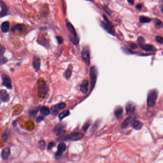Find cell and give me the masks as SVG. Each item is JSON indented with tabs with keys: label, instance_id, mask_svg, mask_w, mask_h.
<instances>
[{
	"label": "cell",
	"instance_id": "cell-1",
	"mask_svg": "<svg viewBox=\"0 0 163 163\" xmlns=\"http://www.w3.org/2000/svg\"><path fill=\"white\" fill-rule=\"evenodd\" d=\"M84 135L80 132H73L65 136L59 137L57 140L58 141H77L81 139Z\"/></svg>",
	"mask_w": 163,
	"mask_h": 163
},
{
	"label": "cell",
	"instance_id": "cell-2",
	"mask_svg": "<svg viewBox=\"0 0 163 163\" xmlns=\"http://www.w3.org/2000/svg\"><path fill=\"white\" fill-rule=\"evenodd\" d=\"M103 18H104V21H102L101 23V26L108 33L111 34L112 36H114L115 30L113 24L109 21L107 16H106L104 15H103Z\"/></svg>",
	"mask_w": 163,
	"mask_h": 163
},
{
	"label": "cell",
	"instance_id": "cell-3",
	"mask_svg": "<svg viewBox=\"0 0 163 163\" xmlns=\"http://www.w3.org/2000/svg\"><path fill=\"white\" fill-rule=\"evenodd\" d=\"M158 97V91L154 90L150 91L147 96V104L149 107H153L155 104V102Z\"/></svg>",
	"mask_w": 163,
	"mask_h": 163
},
{
	"label": "cell",
	"instance_id": "cell-4",
	"mask_svg": "<svg viewBox=\"0 0 163 163\" xmlns=\"http://www.w3.org/2000/svg\"><path fill=\"white\" fill-rule=\"evenodd\" d=\"M66 25L71 36V37L70 38L71 41L75 45H78L79 40H78L77 33L76 32V30L74 26L70 23H67L66 24Z\"/></svg>",
	"mask_w": 163,
	"mask_h": 163
},
{
	"label": "cell",
	"instance_id": "cell-5",
	"mask_svg": "<svg viewBox=\"0 0 163 163\" xmlns=\"http://www.w3.org/2000/svg\"><path fill=\"white\" fill-rule=\"evenodd\" d=\"M48 92V87L46 82L42 81L38 83V94L40 97H44Z\"/></svg>",
	"mask_w": 163,
	"mask_h": 163
},
{
	"label": "cell",
	"instance_id": "cell-6",
	"mask_svg": "<svg viewBox=\"0 0 163 163\" xmlns=\"http://www.w3.org/2000/svg\"><path fill=\"white\" fill-rule=\"evenodd\" d=\"M90 77L91 79V90L92 91L95 85L97 78V71L95 66H92L91 67Z\"/></svg>",
	"mask_w": 163,
	"mask_h": 163
},
{
	"label": "cell",
	"instance_id": "cell-7",
	"mask_svg": "<svg viewBox=\"0 0 163 163\" xmlns=\"http://www.w3.org/2000/svg\"><path fill=\"white\" fill-rule=\"evenodd\" d=\"M82 58L83 61L87 65L90 64V49L88 47H84L81 52Z\"/></svg>",
	"mask_w": 163,
	"mask_h": 163
},
{
	"label": "cell",
	"instance_id": "cell-8",
	"mask_svg": "<svg viewBox=\"0 0 163 163\" xmlns=\"http://www.w3.org/2000/svg\"><path fill=\"white\" fill-rule=\"evenodd\" d=\"M2 85L6 87L7 89L11 90L12 89V81L10 78L7 75L3 74L2 75Z\"/></svg>",
	"mask_w": 163,
	"mask_h": 163
},
{
	"label": "cell",
	"instance_id": "cell-9",
	"mask_svg": "<svg viewBox=\"0 0 163 163\" xmlns=\"http://www.w3.org/2000/svg\"><path fill=\"white\" fill-rule=\"evenodd\" d=\"M0 6L1 9L0 12V18H1L7 15L8 8L6 3L2 0H0Z\"/></svg>",
	"mask_w": 163,
	"mask_h": 163
},
{
	"label": "cell",
	"instance_id": "cell-10",
	"mask_svg": "<svg viewBox=\"0 0 163 163\" xmlns=\"http://www.w3.org/2000/svg\"><path fill=\"white\" fill-rule=\"evenodd\" d=\"M136 116L135 115H132L127 117V118L124 121V122L121 124L122 129H124L127 127L130 124L132 123L135 120Z\"/></svg>",
	"mask_w": 163,
	"mask_h": 163
},
{
	"label": "cell",
	"instance_id": "cell-11",
	"mask_svg": "<svg viewBox=\"0 0 163 163\" xmlns=\"http://www.w3.org/2000/svg\"><path fill=\"white\" fill-rule=\"evenodd\" d=\"M64 126L61 124H58L54 128V132L57 136H61L65 133L66 131L63 130Z\"/></svg>",
	"mask_w": 163,
	"mask_h": 163
},
{
	"label": "cell",
	"instance_id": "cell-12",
	"mask_svg": "<svg viewBox=\"0 0 163 163\" xmlns=\"http://www.w3.org/2000/svg\"><path fill=\"white\" fill-rule=\"evenodd\" d=\"M126 111L127 114H130L133 113L136 109V106L132 102H128L126 105Z\"/></svg>",
	"mask_w": 163,
	"mask_h": 163
},
{
	"label": "cell",
	"instance_id": "cell-13",
	"mask_svg": "<svg viewBox=\"0 0 163 163\" xmlns=\"http://www.w3.org/2000/svg\"><path fill=\"white\" fill-rule=\"evenodd\" d=\"M66 149V145L63 143H60L57 146V151L55 154L56 157H60Z\"/></svg>",
	"mask_w": 163,
	"mask_h": 163
},
{
	"label": "cell",
	"instance_id": "cell-14",
	"mask_svg": "<svg viewBox=\"0 0 163 163\" xmlns=\"http://www.w3.org/2000/svg\"><path fill=\"white\" fill-rule=\"evenodd\" d=\"M10 100V96L5 90L0 91V100L4 102H8Z\"/></svg>",
	"mask_w": 163,
	"mask_h": 163
},
{
	"label": "cell",
	"instance_id": "cell-15",
	"mask_svg": "<svg viewBox=\"0 0 163 163\" xmlns=\"http://www.w3.org/2000/svg\"><path fill=\"white\" fill-rule=\"evenodd\" d=\"M141 49L146 51V52H152L155 51L156 49L154 46L151 45H146L145 44L139 45Z\"/></svg>",
	"mask_w": 163,
	"mask_h": 163
},
{
	"label": "cell",
	"instance_id": "cell-16",
	"mask_svg": "<svg viewBox=\"0 0 163 163\" xmlns=\"http://www.w3.org/2000/svg\"><path fill=\"white\" fill-rule=\"evenodd\" d=\"M89 86V81L88 80H84L80 85V90L83 94H86Z\"/></svg>",
	"mask_w": 163,
	"mask_h": 163
},
{
	"label": "cell",
	"instance_id": "cell-17",
	"mask_svg": "<svg viewBox=\"0 0 163 163\" xmlns=\"http://www.w3.org/2000/svg\"><path fill=\"white\" fill-rule=\"evenodd\" d=\"M5 48L0 45V64H5L8 61L6 58L3 56V54L5 52Z\"/></svg>",
	"mask_w": 163,
	"mask_h": 163
},
{
	"label": "cell",
	"instance_id": "cell-18",
	"mask_svg": "<svg viewBox=\"0 0 163 163\" xmlns=\"http://www.w3.org/2000/svg\"><path fill=\"white\" fill-rule=\"evenodd\" d=\"M123 108L120 106H117L114 109V114L116 118L119 119L121 118L123 114Z\"/></svg>",
	"mask_w": 163,
	"mask_h": 163
},
{
	"label": "cell",
	"instance_id": "cell-19",
	"mask_svg": "<svg viewBox=\"0 0 163 163\" xmlns=\"http://www.w3.org/2000/svg\"><path fill=\"white\" fill-rule=\"evenodd\" d=\"M11 154V151L9 148L6 147L4 148L1 152V157L3 160L7 159Z\"/></svg>",
	"mask_w": 163,
	"mask_h": 163
},
{
	"label": "cell",
	"instance_id": "cell-20",
	"mask_svg": "<svg viewBox=\"0 0 163 163\" xmlns=\"http://www.w3.org/2000/svg\"><path fill=\"white\" fill-rule=\"evenodd\" d=\"M25 29V26L23 24H17L13 26L11 29V31L12 32L15 33L17 31L19 32H21L24 31Z\"/></svg>",
	"mask_w": 163,
	"mask_h": 163
},
{
	"label": "cell",
	"instance_id": "cell-21",
	"mask_svg": "<svg viewBox=\"0 0 163 163\" xmlns=\"http://www.w3.org/2000/svg\"><path fill=\"white\" fill-rule=\"evenodd\" d=\"M40 65H41V63H40V60L39 58L38 57H35L34 61H33V65L34 69L36 71H38L40 70Z\"/></svg>",
	"mask_w": 163,
	"mask_h": 163
},
{
	"label": "cell",
	"instance_id": "cell-22",
	"mask_svg": "<svg viewBox=\"0 0 163 163\" xmlns=\"http://www.w3.org/2000/svg\"><path fill=\"white\" fill-rule=\"evenodd\" d=\"M10 23L8 22H3L1 25V30L3 33H7L9 31Z\"/></svg>",
	"mask_w": 163,
	"mask_h": 163
},
{
	"label": "cell",
	"instance_id": "cell-23",
	"mask_svg": "<svg viewBox=\"0 0 163 163\" xmlns=\"http://www.w3.org/2000/svg\"><path fill=\"white\" fill-rule=\"evenodd\" d=\"M38 110H39V107H35V108L30 109L29 110V112H28L29 116L31 117H32L33 118H35L36 117Z\"/></svg>",
	"mask_w": 163,
	"mask_h": 163
},
{
	"label": "cell",
	"instance_id": "cell-24",
	"mask_svg": "<svg viewBox=\"0 0 163 163\" xmlns=\"http://www.w3.org/2000/svg\"><path fill=\"white\" fill-rule=\"evenodd\" d=\"M41 113L44 116H48L50 113V110L49 108L46 106H43L40 109Z\"/></svg>",
	"mask_w": 163,
	"mask_h": 163
},
{
	"label": "cell",
	"instance_id": "cell-25",
	"mask_svg": "<svg viewBox=\"0 0 163 163\" xmlns=\"http://www.w3.org/2000/svg\"><path fill=\"white\" fill-rule=\"evenodd\" d=\"M143 126V124L139 121H136L133 122L132 127L135 130H140Z\"/></svg>",
	"mask_w": 163,
	"mask_h": 163
},
{
	"label": "cell",
	"instance_id": "cell-26",
	"mask_svg": "<svg viewBox=\"0 0 163 163\" xmlns=\"http://www.w3.org/2000/svg\"><path fill=\"white\" fill-rule=\"evenodd\" d=\"M70 114V111L68 110H64L63 111H62V112H61L59 114V119L60 121H61L62 120H63L64 118H65V117L68 116Z\"/></svg>",
	"mask_w": 163,
	"mask_h": 163
},
{
	"label": "cell",
	"instance_id": "cell-27",
	"mask_svg": "<svg viewBox=\"0 0 163 163\" xmlns=\"http://www.w3.org/2000/svg\"><path fill=\"white\" fill-rule=\"evenodd\" d=\"M139 22L140 23H150L152 19L151 18H149L148 17H146L145 16H140L139 18Z\"/></svg>",
	"mask_w": 163,
	"mask_h": 163
},
{
	"label": "cell",
	"instance_id": "cell-28",
	"mask_svg": "<svg viewBox=\"0 0 163 163\" xmlns=\"http://www.w3.org/2000/svg\"><path fill=\"white\" fill-rule=\"evenodd\" d=\"M154 23L155 27L156 28H161L163 27V24L162 22L158 19H155L154 20Z\"/></svg>",
	"mask_w": 163,
	"mask_h": 163
},
{
	"label": "cell",
	"instance_id": "cell-29",
	"mask_svg": "<svg viewBox=\"0 0 163 163\" xmlns=\"http://www.w3.org/2000/svg\"><path fill=\"white\" fill-rule=\"evenodd\" d=\"M51 113H52V114L53 115H56L58 112V111L59 110V109H58V106L56 105H54L51 108Z\"/></svg>",
	"mask_w": 163,
	"mask_h": 163
},
{
	"label": "cell",
	"instance_id": "cell-30",
	"mask_svg": "<svg viewBox=\"0 0 163 163\" xmlns=\"http://www.w3.org/2000/svg\"><path fill=\"white\" fill-rule=\"evenodd\" d=\"M46 143L44 140L40 141L38 143V147L42 150H44L46 148Z\"/></svg>",
	"mask_w": 163,
	"mask_h": 163
},
{
	"label": "cell",
	"instance_id": "cell-31",
	"mask_svg": "<svg viewBox=\"0 0 163 163\" xmlns=\"http://www.w3.org/2000/svg\"><path fill=\"white\" fill-rule=\"evenodd\" d=\"M72 75V71L70 69H68L65 72V78L69 80L71 78Z\"/></svg>",
	"mask_w": 163,
	"mask_h": 163
},
{
	"label": "cell",
	"instance_id": "cell-32",
	"mask_svg": "<svg viewBox=\"0 0 163 163\" xmlns=\"http://www.w3.org/2000/svg\"><path fill=\"white\" fill-rule=\"evenodd\" d=\"M91 125V121H88L87 122H86L84 124L83 126L82 127V130H83V131H84V132H86L87 130L88 129V128L90 127Z\"/></svg>",
	"mask_w": 163,
	"mask_h": 163
},
{
	"label": "cell",
	"instance_id": "cell-33",
	"mask_svg": "<svg viewBox=\"0 0 163 163\" xmlns=\"http://www.w3.org/2000/svg\"><path fill=\"white\" fill-rule=\"evenodd\" d=\"M9 134H10V132H9V131H6L5 132H4V133L2 135V138H3V139L4 141H5V142L7 141V140H8V138L9 137Z\"/></svg>",
	"mask_w": 163,
	"mask_h": 163
},
{
	"label": "cell",
	"instance_id": "cell-34",
	"mask_svg": "<svg viewBox=\"0 0 163 163\" xmlns=\"http://www.w3.org/2000/svg\"><path fill=\"white\" fill-rule=\"evenodd\" d=\"M145 39L143 37H142V36L138 37V38L137 39V43H138L139 45L145 44Z\"/></svg>",
	"mask_w": 163,
	"mask_h": 163
},
{
	"label": "cell",
	"instance_id": "cell-35",
	"mask_svg": "<svg viewBox=\"0 0 163 163\" xmlns=\"http://www.w3.org/2000/svg\"><path fill=\"white\" fill-rule=\"evenodd\" d=\"M103 9L105 11V12L109 16H111V12L110 11V10L109 9V8L106 6V5H104L102 6Z\"/></svg>",
	"mask_w": 163,
	"mask_h": 163
},
{
	"label": "cell",
	"instance_id": "cell-36",
	"mask_svg": "<svg viewBox=\"0 0 163 163\" xmlns=\"http://www.w3.org/2000/svg\"><path fill=\"white\" fill-rule=\"evenodd\" d=\"M156 41L160 44H163V39L162 36H156L155 37Z\"/></svg>",
	"mask_w": 163,
	"mask_h": 163
},
{
	"label": "cell",
	"instance_id": "cell-37",
	"mask_svg": "<svg viewBox=\"0 0 163 163\" xmlns=\"http://www.w3.org/2000/svg\"><path fill=\"white\" fill-rule=\"evenodd\" d=\"M57 106H58V108L59 110H61L62 109H64L65 107H66V104L64 102H61V103H60L58 104H57Z\"/></svg>",
	"mask_w": 163,
	"mask_h": 163
},
{
	"label": "cell",
	"instance_id": "cell-38",
	"mask_svg": "<svg viewBox=\"0 0 163 163\" xmlns=\"http://www.w3.org/2000/svg\"><path fill=\"white\" fill-rule=\"evenodd\" d=\"M122 49L123 50V51L126 53V54H133V52L130 50L129 49H128V48H124V47H122Z\"/></svg>",
	"mask_w": 163,
	"mask_h": 163
},
{
	"label": "cell",
	"instance_id": "cell-39",
	"mask_svg": "<svg viewBox=\"0 0 163 163\" xmlns=\"http://www.w3.org/2000/svg\"><path fill=\"white\" fill-rule=\"evenodd\" d=\"M56 38L57 41L58 43V44H61L63 43L64 40L61 36H56Z\"/></svg>",
	"mask_w": 163,
	"mask_h": 163
},
{
	"label": "cell",
	"instance_id": "cell-40",
	"mask_svg": "<svg viewBox=\"0 0 163 163\" xmlns=\"http://www.w3.org/2000/svg\"><path fill=\"white\" fill-rule=\"evenodd\" d=\"M54 145H55V144H54V142H52L49 143V144L48 145V146H47V149H48V150H51L54 146Z\"/></svg>",
	"mask_w": 163,
	"mask_h": 163
},
{
	"label": "cell",
	"instance_id": "cell-41",
	"mask_svg": "<svg viewBox=\"0 0 163 163\" xmlns=\"http://www.w3.org/2000/svg\"><path fill=\"white\" fill-rule=\"evenodd\" d=\"M44 117L43 116H38L36 119V122L37 123H40L43 120H44Z\"/></svg>",
	"mask_w": 163,
	"mask_h": 163
},
{
	"label": "cell",
	"instance_id": "cell-42",
	"mask_svg": "<svg viewBox=\"0 0 163 163\" xmlns=\"http://www.w3.org/2000/svg\"><path fill=\"white\" fill-rule=\"evenodd\" d=\"M130 47H131V48L132 49H135L137 48V45H136L135 44H134V43H132V44L131 45V46H130Z\"/></svg>",
	"mask_w": 163,
	"mask_h": 163
},
{
	"label": "cell",
	"instance_id": "cell-43",
	"mask_svg": "<svg viewBox=\"0 0 163 163\" xmlns=\"http://www.w3.org/2000/svg\"><path fill=\"white\" fill-rule=\"evenodd\" d=\"M142 5L141 4H137V5H136V9H138V10H140V9H141V8H142Z\"/></svg>",
	"mask_w": 163,
	"mask_h": 163
},
{
	"label": "cell",
	"instance_id": "cell-44",
	"mask_svg": "<svg viewBox=\"0 0 163 163\" xmlns=\"http://www.w3.org/2000/svg\"><path fill=\"white\" fill-rule=\"evenodd\" d=\"M128 0V2L132 5H133L134 3V0Z\"/></svg>",
	"mask_w": 163,
	"mask_h": 163
},
{
	"label": "cell",
	"instance_id": "cell-45",
	"mask_svg": "<svg viewBox=\"0 0 163 163\" xmlns=\"http://www.w3.org/2000/svg\"><path fill=\"white\" fill-rule=\"evenodd\" d=\"M12 125L14 127H16V125H17V121H15L13 122V124H12Z\"/></svg>",
	"mask_w": 163,
	"mask_h": 163
},
{
	"label": "cell",
	"instance_id": "cell-46",
	"mask_svg": "<svg viewBox=\"0 0 163 163\" xmlns=\"http://www.w3.org/2000/svg\"><path fill=\"white\" fill-rule=\"evenodd\" d=\"M89 0V1H91L92 0Z\"/></svg>",
	"mask_w": 163,
	"mask_h": 163
}]
</instances>
